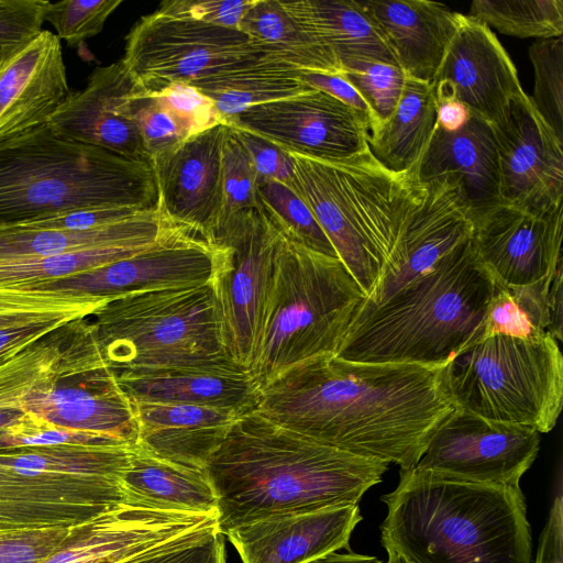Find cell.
<instances>
[{
    "label": "cell",
    "instance_id": "obj_1",
    "mask_svg": "<svg viewBox=\"0 0 563 563\" xmlns=\"http://www.w3.org/2000/svg\"><path fill=\"white\" fill-rule=\"evenodd\" d=\"M454 409L446 365L323 355L262 387L255 410L321 444L406 471Z\"/></svg>",
    "mask_w": 563,
    "mask_h": 563
},
{
    "label": "cell",
    "instance_id": "obj_2",
    "mask_svg": "<svg viewBox=\"0 0 563 563\" xmlns=\"http://www.w3.org/2000/svg\"><path fill=\"white\" fill-rule=\"evenodd\" d=\"M388 464L321 444L256 410L236 419L206 466L225 536L272 515L358 505Z\"/></svg>",
    "mask_w": 563,
    "mask_h": 563
},
{
    "label": "cell",
    "instance_id": "obj_3",
    "mask_svg": "<svg viewBox=\"0 0 563 563\" xmlns=\"http://www.w3.org/2000/svg\"><path fill=\"white\" fill-rule=\"evenodd\" d=\"M386 551L406 563H531L532 537L520 486L471 483L416 467L382 497Z\"/></svg>",
    "mask_w": 563,
    "mask_h": 563
},
{
    "label": "cell",
    "instance_id": "obj_4",
    "mask_svg": "<svg viewBox=\"0 0 563 563\" xmlns=\"http://www.w3.org/2000/svg\"><path fill=\"white\" fill-rule=\"evenodd\" d=\"M495 289L470 238L358 316L335 356L362 363L448 365L479 339Z\"/></svg>",
    "mask_w": 563,
    "mask_h": 563
},
{
    "label": "cell",
    "instance_id": "obj_5",
    "mask_svg": "<svg viewBox=\"0 0 563 563\" xmlns=\"http://www.w3.org/2000/svg\"><path fill=\"white\" fill-rule=\"evenodd\" d=\"M95 207H158L152 164L68 141L45 123L0 143V224Z\"/></svg>",
    "mask_w": 563,
    "mask_h": 563
},
{
    "label": "cell",
    "instance_id": "obj_6",
    "mask_svg": "<svg viewBox=\"0 0 563 563\" xmlns=\"http://www.w3.org/2000/svg\"><path fill=\"white\" fill-rule=\"evenodd\" d=\"M287 154L294 164L290 187L307 203L368 298L380 282L421 184L412 173L388 170L368 148L336 161Z\"/></svg>",
    "mask_w": 563,
    "mask_h": 563
},
{
    "label": "cell",
    "instance_id": "obj_7",
    "mask_svg": "<svg viewBox=\"0 0 563 563\" xmlns=\"http://www.w3.org/2000/svg\"><path fill=\"white\" fill-rule=\"evenodd\" d=\"M365 294L344 264L283 233L262 327L247 369L262 388L323 355H336Z\"/></svg>",
    "mask_w": 563,
    "mask_h": 563
},
{
    "label": "cell",
    "instance_id": "obj_8",
    "mask_svg": "<svg viewBox=\"0 0 563 563\" xmlns=\"http://www.w3.org/2000/svg\"><path fill=\"white\" fill-rule=\"evenodd\" d=\"M133 451L102 444L0 448V529L76 526L129 501L122 478Z\"/></svg>",
    "mask_w": 563,
    "mask_h": 563
},
{
    "label": "cell",
    "instance_id": "obj_9",
    "mask_svg": "<svg viewBox=\"0 0 563 563\" xmlns=\"http://www.w3.org/2000/svg\"><path fill=\"white\" fill-rule=\"evenodd\" d=\"M90 319L117 372L243 369L222 344L211 283L130 292L104 303Z\"/></svg>",
    "mask_w": 563,
    "mask_h": 563
},
{
    "label": "cell",
    "instance_id": "obj_10",
    "mask_svg": "<svg viewBox=\"0 0 563 563\" xmlns=\"http://www.w3.org/2000/svg\"><path fill=\"white\" fill-rule=\"evenodd\" d=\"M456 408L487 420L551 431L563 402V356L549 333L493 335L463 349L446 365Z\"/></svg>",
    "mask_w": 563,
    "mask_h": 563
},
{
    "label": "cell",
    "instance_id": "obj_11",
    "mask_svg": "<svg viewBox=\"0 0 563 563\" xmlns=\"http://www.w3.org/2000/svg\"><path fill=\"white\" fill-rule=\"evenodd\" d=\"M24 410L58 427L136 445L133 402L109 365L90 317L66 323L60 353Z\"/></svg>",
    "mask_w": 563,
    "mask_h": 563
},
{
    "label": "cell",
    "instance_id": "obj_12",
    "mask_svg": "<svg viewBox=\"0 0 563 563\" xmlns=\"http://www.w3.org/2000/svg\"><path fill=\"white\" fill-rule=\"evenodd\" d=\"M211 242L219 260L211 285L221 341L232 361L247 371L257 344L283 232L265 209L223 223Z\"/></svg>",
    "mask_w": 563,
    "mask_h": 563
},
{
    "label": "cell",
    "instance_id": "obj_13",
    "mask_svg": "<svg viewBox=\"0 0 563 563\" xmlns=\"http://www.w3.org/2000/svg\"><path fill=\"white\" fill-rule=\"evenodd\" d=\"M262 55L239 30L155 11L132 26L121 60L136 85L154 93L170 84H192Z\"/></svg>",
    "mask_w": 563,
    "mask_h": 563
},
{
    "label": "cell",
    "instance_id": "obj_14",
    "mask_svg": "<svg viewBox=\"0 0 563 563\" xmlns=\"http://www.w3.org/2000/svg\"><path fill=\"white\" fill-rule=\"evenodd\" d=\"M539 449L537 430L487 420L455 407L415 467L471 483L519 486Z\"/></svg>",
    "mask_w": 563,
    "mask_h": 563
},
{
    "label": "cell",
    "instance_id": "obj_15",
    "mask_svg": "<svg viewBox=\"0 0 563 563\" xmlns=\"http://www.w3.org/2000/svg\"><path fill=\"white\" fill-rule=\"evenodd\" d=\"M228 124L287 153L336 161L368 148L369 119L321 90L251 107Z\"/></svg>",
    "mask_w": 563,
    "mask_h": 563
},
{
    "label": "cell",
    "instance_id": "obj_16",
    "mask_svg": "<svg viewBox=\"0 0 563 563\" xmlns=\"http://www.w3.org/2000/svg\"><path fill=\"white\" fill-rule=\"evenodd\" d=\"M499 163V199L529 210L563 205V142L540 117L525 91L492 124Z\"/></svg>",
    "mask_w": 563,
    "mask_h": 563
},
{
    "label": "cell",
    "instance_id": "obj_17",
    "mask_svg": "<svg viewBox=\"0 0 563 563\" xmlns=\"http://www.w3.org/2000/svg\"><path fill=\"white\" fill-rule=\"evenodd\" d=\"M472 222L474 251L501 286L533 285L562 263L563 205L536 212L499 201Z\"/></svg>",
    "mask_w": 563,
    "mask_h": 563
},
{
    "label": "cell",
    "instance_id": "obj_18",
    "mask_svg": "<svg viewBox=\"0 0 563 563\" xmlns=\"http://www.w3.org/2000/svg\"><path fill=\"white\" fill-rule=\"evenodd\" d=\"M218 527V512H188L123 501L79 526L38 563H124Z\"/></svg>",
    "mask_w": 563,
    "mask_h": 563
},
{
    "label": "cell",
    "instance_id": "obj_19",
    "mask_svg": "<svg viewBox=\"0 0 563 563\" xmlns=\"http://www.w3.org/2000/svg\"><path fill=\"white\" fill-rule=\"evenodd\" d=\"M472 227L470 207L456 183L440 179L421 184L380 282L361 305L355 319L382 305L470 239Z\"/></svg>",
    "mask_w": 563,
    "mask_h": 563
},
{
    "label": "cell",
    "instance_id": "obj_20",
    "mask_svg": "<svg viewBox=\"0 0 563 563\" xmlns=\"http://www.w3.org/2000/svg\"><path fill=\"white\" fill-rule=\"evenodd\" d=\"M218 260L216 243L172 224L143 251L47 288L115 299L135 291L201 286L211 283Z\"/></svg>",
    "mask_w": 563,
    "mask_h": 563
},
{
    "label": "cell",
    "instance_id": "obj_21",
    "mask_svg": "<svg viewBox=\"0 0 563 563\" xmlns=\"http://www.w3.org/2000/svg\"><path fill=\"white\" fill-rule=\"evenodd\" d=\"M139 90L121 59L96 67L85 88L70 91L46 123L68 141L151 164L134 120Z\"/></svg>",
    "mask_w": 563,
    "mask_h": 563
},
{
    "label": "cell",
    "instance_id": "obj_22",
    "mask_svg": "<svg viewBox=\"0 0 563 563\" xmlns=\"http://www.w3.org/2000/svg\"><path fill=\"white\" fill-rule=\"evenodd\" d=\"M432 85L438 102L460 101L490 125L523 91L511 58L490 27L464 14Z\"/></svg>",
    "mask_w": 563,
    "mask_h": 563
},
{
    "label": "cell",
    "instance_id": "obj_23",
    "mask_svg": "<svg viewBox=\"0 0 563 563\" xmlns=\"http://www.w3.org/2000/svg\"><path fill=\"white\" fill-rule=\"evenodd\" d=\"M228 123L190 136L151 162L158 205L176 227L211 242L220 225L222 146Z\"/></svg>",
    "mask_w": 563,
    "mask_h": 563
},
{
    "label": "cell",
    "instance_id": "obj_24",
    "mask_svg": "<svg viewBox=\"0 0 563 563\" xmlns=\"http://www.w3.org/2000/svg\"><path fill=\"white\" fill-rule=\"evenodd\" d=\"M358 505L272 515L225 536L242 563H307L341 549L362 521Z\"/></svg>",
    "mask_w": 563,
    "mask_h": 563
},
{
    "label": "cell",
    "instance_id": "obj_25",
    "mask_svg": "<svg viewBox=\"0 0 563 563\" xmlns=\"http://www.w3.org/2000/svg\"><path fill=\"white\" fill-rule=\"evenodd\" d=\"M60 40L42 30L0 57V143L45 124L69 96Z\"/></svg>",
    "mask_w": 563,
    "mask_h": 563
},
{
    "label": "cell",
    "instance_id": "obj_26",
    "mask_svg": "<svg viewBox=\"0 0 563 563\" xmlns=\"http://www.w3.org/2000/svg\"><path fill=\"white\" fill-rule=\"evenodd\" d=\"M411 173L419 184L440 179L456 183L472 218L500 201L494 131L488 122L472 114L467 123L454 132L437 125Z\"/></svg>",
    "mask_w": 563,
    "mask_h": 563
},
{
    "label": "cell",
    "instance_id": "obj_27",
    "mask_svg": "<svg viewBox=\"0 0 563 563\" xmlns=\"http://www.w3.org/2000/svg\"><path fill=\"white\" fill-rule=\"evenodd\" d=\"M136 448L170 463L206 471L240 415L187 404L132 401Z\"/></svg>",
    "mask_w": 563,
    "mask_h": 563
},
{
    "label": "cell",
    "instance_id": "obj_28",
    "mask_svg": "<svg viewBox=\"0 0 563 563\" xmlns=\"http://www.w3.org/2000/svg\"><path fill=\"white\" fill-rule=\"evenodd\" d=\"M358 3L383 33L404 73L432 84L457 30L461 13L427 0H366Z\"/></svg>",
    "mask_w": 563,
    "mask_h": 563
},
{
    "label": "cell",
    "instance_id": "obj_29",
    "mask_svg": "<svg viewBox=\"0 0 563 563\" xmlns=\"http://www.w3.org/2000/svg\"><path fill=\"white\" fill-rule=\"evenodd\" d=\"M132 401L187 404L228 409L243 416L256 409L261 387L247 371L155 368L117 372Z\"/></svg>",
    "mask_w": 563,
    "mask_h": 563
},
{
    "label": "cell",
    "instance_id": "obj_30",
    "mask_svg": "<svg viewBox=\"0 0 563 563\" xmlns=\"http://www.w3.org/2000/svg\"><path fill=\"white\" fill-rule=\"evenodd\" d=\"M172 225L159 205L131 219L88 231L0 224V261L53 256L106 245H150Z\"/></svg>",
    "mask_w": 563,
    "mask_h": 563
},
{
    "label": "cell",
    "instance_id": "obj_31",
    "mask_svg": "<svg viewBox=\"0 0 563 563\" xmlns=\"http://www.w3.org/2000/svg\"><path fill=\"white\" fill-rule=\"evenodd\" d=\"M280 3L334 53L341 65L349 60L397 65L383 33L357 0H280Z\"/></svg>",
    "mask_w": 563,
    "mask_h": 563
},
{
    "label": "cell",
    "instance_id": "obj_32",
    "mask_svg": "<svg viewBox=\"0 0 563 563\" xmlns=\"http://www.w3.org/2000/svg\"><path fill=\"white\" fill-rule=\"evenodd\" d=\"M432 84L406 75L391 115L368 132L367 146L376 161L394 173H411L431 141L438 121Z\"/></svg>",
    "mask_w": 563,
    "mask_h": 563
},
{
    "label": "cell",
    "instance_id": "obj_33",
    "mask_svg": "<svg viewBox=\"0 0 563 563\" xmlns=\"http://www.w3.org/2000/svg\"><path fill=\"white\" fill-rule=\"evenodd\" d=\"M239 30L266 57L301 73L342 75L334 53L302 27L282 5L280 0H254Z\"/></svg>",
    "mask_w": 563,
    "mask_h": 563
},
{
    "label": "cell",
    "instance_id": "obj_34",
    "mask_svg": "<svg viewBox=\"0 0 563 563\" xmlns=\"http://www.w3.org/2000/svg\"><path fill=\"white\" fill-rule=\"evenodd\" d=\"M301 71L264 55L245 60L191 85L216 104L228 123L246 109L310 90Z\"/></svg>",
    "mask_w": 563,
    "mask_h": 563
},
{
    "label": "cell",
    "instance_id": "obj_35",
    "mask_svg": "<svg viewBox=\"0 0 563 563\" xmlns=\"http://www.w3.org/2000/svg\"><path fill=\"white\" fill-rule=\"evenodd\" d=\"M122 482L132 503L176 511L218 512L217 495L206 471L161 460L136 446Z\"/></svg>",
    "mask_w": 563,
    "mask_h": 563
},
{
    "label": "cell",
    "instance_id": "obj_36",
    "mask_svg": "<svg viewBox=\"0 0 563 563\" xmlns=\"http://www.w3.org/2000/svg\"><path fill=\"white\" fill-rule=\"evenodd\" d=\"M64 338L65 323L0 361V434L27 416L26 398L49 374Z\"/></svg>",
    "mask_w": 563,
    "mask_h": 563
},
{
    "label": "cell",
    "instance_id": "obj_37",
    "mask_svg": "<svg viewBox=\"0 0 563 563\" xmlns=\"http://www.w3.org/2000/svg\"><path fill=\"white\" fill-rule=\"evenodd\" d=\"M150 245H106L53 256L0 261V287L47 288L59 280L130 257Z\"/></svg>",
    "mask_w": 563,
    "mask_h": 563
},
{
    "label": "cell",
    "instance_id": "obj_38",
    "mask_svg": "<svg viewBox=\"0 0 563 563\" xmlns=\"http://www.w3.org/2000/svg\"><path fill=\"white\" fill-rule=\"evenodd\" d=\"M111 297L58 288L0 287V329L37 321L91 317Z\"/></svg>",
    "mask_w": 563,
    "mask_h": 563
},
{
    "label": "cell",
    "instance_id": "obj_39",
    "mask_svg": "<svg viewBox=\"0 0 563 563\" xmlns=\"http://www.w3.org/2000/svg\"><path fill=\"white\" fill-rule=\"evenodd\" d=\"M556 269L526 287H506L496 283L478 340L497 334L523 339L547 334L549 291Z\"/></svg>",
    "mask_w": 563,
    "mask_h": 563
},
{
    "label": "cell",
    "instance_id": "obj_40",
    "mask_svg": "<svg viewBox=\"0 0 563 563\" xmlns=\"http://www.w3.org/2000/svg\"><path fill=\"white\" fill-rule=\"evenodd\" d=\"M468 16L498 32L540 40L562 36V0H475Z\"/></svg>",
    "mask_w": 563,
    "mask_h": 563
},
{
    "label": "cell",
    "instance_id": "obj_41",
    "mask_svg": "<svg viewBox=\"0 0 563 563\" xmlns=\"http://www.w3.org/2000/svg\"><path fill=\"white\" fill-rule=\"evenodd\" d=\"M258 190L264 209L285 235L308 249L339 258L313 213L292 187L279 181L261 180Z\"/></svg>",
    "mask_w": 563,
    "mask_h": 563
},
{
    "label": "cell",
    "instance_id": "obj_42",
    "mask_svg": "<svg viewBox=\"0 0 563 563\" xmlns=\"http://www.w3.org/2000/svg\"><path fill=\"white\" fill-rule=\"evenodd\" d=\"M221 188L219 228L240 213L264 209L254 164L230 124L222 146Z\"/></svg>",
    "mask_w": 563,
    "mask_h": 563
},
{
    "label": "cell",
    "instance_id": "obj_43",
    "mask_svg": "<svg viewBox=\"0 0 563 563\" xmlns=\"http://www.w3.org/2000/svg\"><path fill=\"white\" fill-rule=\"evenodd\" d=\"M528 54L534 76L531 102L563 142V38L539 40L530 45Z\"/></svg>",
    "mask_w": 563,
    "mask_h": 563
},
{
    "label": "cell",
    "instance_id": "obj_44",
    "mask_svg": "<svg viewBox=\"0 0 563 563\" xmlns=\"http://www.w3.org/2000/svg\"><path fill=\"white\" fill-rule=\"evenodd\" d=\"M341 66L342 76L369 108V131L384 123L401 97L406 80L404 70L397 65L374 60H349Z\"/></svg>",
    "mask_w": 563,
    "mask_h": 563
},
{
    "label": "cell",
    "instance_id": "obj_45",
    "mask_svg": "<svg viewBox=\"0 0 563 563\" xmlns=\"http://www.w3.org/2000/svg\"><path fill=\"white\" fill-rule=\"evenodd\" d=\"M121 3V0L51 2L45 21L55 29L59 40H64L69 46H76L100 33L108 18Z\"/></svg>",
    "mask_w": 563,
    "mask_h": 563
},
{
    "label": "cell",
    "instance_id": "obj_46",
    "mask_svg": "<svg viewBox=\"0 0 563 563\" xmlns=\"http://www.w3.org/2000/svg\"><path fill=\"white\" fill-rule=\"evenodd\" d=\"M134 120L151 162L189 139L175 117L141 88L134 100Z\"/></svg>",
    "mask_w": 563,
    "mask_h": 563
},
{
    "label": "cell",
    "instance_id": "obj_47",
    "mask_svg": "<svg viewBox=\"0 0 563 563\" xmlns=\"http://www.w3.org/2000/svg\"><path fill=\"white\" fill-rule=\"evenodd\" d=\"M152 95L175 117L189 137L227 123L214 102L191 84L174 82Z\"/></svg>",
    "mask_w": 563,
    "mask_h": 563
},
{
    "label": "cell",
    "instance_id": "obj_48",
    "mask_svg": "<svg viewBox=\"0 0 563 563\" xmlns=\"http://www.w3.org/2000/svg\"><path fill=\"white\" fill-rule=\"evenodd\" d=\"M80 525L0 529V563H38L68 540Z\"/></svg>",
    "mask_w": 563,
    "mask_h": 563
},
{
    "label": "cell",
    "instance_id": "obj_49",
    "mask_svg": "<svg viewBox=\"0 0 563 563\" xmlns=\"http://www.w3.org/2000/svg\"><path fill=\"white\" fill-rule=\"evenodd\" d=\"M223 537L216 527L189 534L124 563H225Z\"/></svg>",
    "mask_w": 563,
    "mask_h": 563
},
{
    "label": "cell",
    "instance_id": "obj_50",
    "mask_svg": "<svg viewBox=\"0 0 563 563\" xmlns=\"http://www.w3.org/2000/svg\"><path fill=\"white\" fill-rule=\"evenodd\" d=\"M49 3L47 0H0V57L43 30Z\"/></svg>",
    "mask_w": 563,
    "mask_h": 563
},
{
    "label": "cell",
    "instance_id": "obj_51",
    "mask_svg": "<svg viewBox=\"0 0 563 563\" xmlns=\"http://www.w3.org/2000/svg\"><path fill=\"white\" fill-rule=\"evenodd\" d=\"M253 1L173 0L162 2L156 12L162 15L191 19L225 29L239 30L241 20Z\"/></svg>",
    "mask_w": 563,
    "mask_h": 563
},
{
    "label": "cell",
    "instance_id": "obj_52",
    "mask_svg": "<svg viewBox=\"0 0 563 563\" xmlns=\"http://www.w3.org/2000/svg\"><path fill=\"white\" fill-rule=\"evenodd\" d=\"M146 211L150 210L133 207L78 208L18 222L16 224L36 229L88 231L131 219Z\"/></svg>",
    "mask_w": 563,
    "mask_h": 563
},
{
    "label": "cell",
    "instance_id": "obj_53",
    "mask_svg": "<svg viewBox=\"0 0 563 563\" xmlns=\"http://www.w3.org/2000/svg\"><path fill=\"white\" fill-rule=\"evenodd\" d=\"M231 126L249 153L256 169L258 181L274 180L291 186L294 164L291 157L285 151L258 135Z\"/></svg>",
    "mask_w": 563,
    "mask_h": 563
},
{
    "label": "cell",
    "instance_id": "obj_54",
    "mask_svg": "<svg viewBox=\"0 0 563 563\" xmlns=\"http://www.w3.org/2000/svg\"><path fill=\"white\" fill-rule=\"evenodd\" d=\"M534 563H563V500L561 492L551 505L540 536Z\"/></svg>",
    "mask_w": 563,
    "mask_h": 563
},
{
    "label": "cell",
    "instance_id": "obj_55",
    "mask_svg": "<svg viewBox=\"0 0 563 563\" xmlns=\"http://www.w3.org/2000/svg\"><path fill=\"white\" fill-rule=\"evenodd\" d=\"M300 76L308 86L327 92L346 103L354 110L367 117L371 122V112L366 102L342 75L301 73Z\"/></svg>",
    "mask_w": 563,
    "mask_h": 563
},
{
    "label": "cell",
    "instance_id": "obj_56",
    "mask_svg": "<svg viewBox=\"0 0 563 563\" xmlns=\"http://www.w3.org/2000/svg\"><path fill=\"white\" fill-rule=\"evenodd\" d=\"M64 323L66 322L37 321L0 329V361L18 353Z\"/></svg>",
    "mask_w": 563,
    "mask_h": 563
},
{
    "label": "cell",
    "instance_id": "obj_57",
    "mask_svg": "<svg viewBox=\"0 0 563 563\" xmlns=\"http://www.w3.org/2000/svg\"><path fill=\"white\" fill-rule=\"evenodd\" d=\"M437 114V125L448 132L462 129L471 118L468 108L456 100L439 101Z\"/></svg>",
    "mask_w": 563,
    "mask_h": 563
},
{
    "label": "cell",
    "instance_id": "obj_58",
    "mask_svg": "<svg viewBox=\"0 0 563 563\" xmlns=\"http://www.w3.org/2000/svg\"><path fill=\"white\" fill-rule=\"evenodd\" d=\"M549 329L548 333L556 341L562 340V265L554 274L549 291Z\"/></svg>",
    "mask_w": 563,
    "mask_h": 563
},
{
    "label": "cell",
    "instance_id": "obj_59",
    "mask_svg": "<svg viewBox=\"0 0 563 563\" xmlns=\"http://www.w3.org/2000/svg\"><path fill=\"white\" fill-rule=\"evenodd\" d=\"M307 563H383L375 556L358 554L349 551L347 553H331Z\"/></svg>",
    "mask_w": 563,
    "mask_h": 563
},
{
    "label": "cell",
    "instance_id": "obj_60",
    "mask_svg": "<svg viewBox=\"0 0 563 563\" xmlns=\"http://www.w3.org/2000/svg\"><path fill=\"white\" fill-rule=\"evenodd\" d=\"M386 552H387L388 559L385 563H406V561L398 554H396L391 551H386Z\"/></svg>",
    "mask_w": 563,
    "mask_h": 563
}]
</instances>
